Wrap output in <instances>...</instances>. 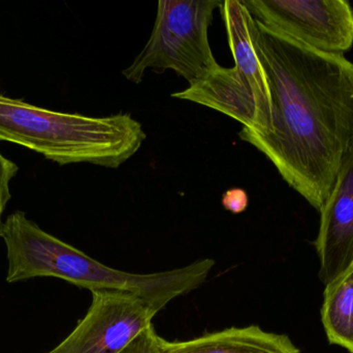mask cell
<instances>
[{
  "label": "cell",
  "mask_w": 353,
  "mask_h": 353,
  "mask_svg": "<svg viewBox=\"0 0 353 353\" xmlns=\"http://www.w3.org/2000/svg\"><path fill=\"white\" fill-rule=\"evenodd\" d=\"M256 24L273 97V131L257 136L243 128L239 137L321 211L353 144V64Z\"/></svg>",
  "instance_id": "obj_1"
},
{
  "label": "cell",
  "mask_w": 353,
  "mask_h": 353,
  "mask_svg": "<svg viewBox=\"0 0 353 353\" xmlns=\"http://www.w3.org/2000/svg\"><path fill=\"white\" fill-rule=\"evenodd\" d=\"M130 114L105 117L51 111L0 93V141L16 143L59 165L90 163L117 169L146 140Z\"/></svg>",
  "instance_id": "obj_2"
},
{
  "label": "cell",
  "mask_w": 353,
  "mask_h": 353,
  "mask_svg": "<svg viewBox=\"0 0 353 353\" xmlns=\"http://www.w3.org/2000/svg\"><path fill=\"white\" fill-rule=\"evenodd\" d=\"M234 66L213 74L172 97L216 110L257 136L273 131L274 104L270 81L256 45L257 24L242 0L219 8Z\"/></svg>",
  "instance_id": "obj_3"
},
{
  "label": "cell",
  "mask_w": 353,
  "mask_h": 353,
  "mask_svg": "<svg viewBox=\"0 0 353 353\" xmlns=\"http://www.w3.org/2000/svg\"><path fill=\"white\" fill-rule=\"evenodd\" d=\"M217 0H161L157 20L144 49L122 70L130 82H142L147 70H172L189 86L213 74L220 64L212 52L209 28Z\"/></svg>",
  "instance_id": "obj_4"
},
{
  "label": "cell",
  "mask_w": 353,
  "mask_h": 353,
  "mask_svg": "<svg viewBox=\"0 0 353 353\" xmlns=\"http://www.w3.org/2000/svg\"><path fill=\"white\" fill-rule=\"evenodd\" d=\"M265 28L317 51L344 55L353 46L346 0H242Z\"/></svg>",
  "instance_id": "obj_5"
},
{
  "label": "cell",
  "mask_w": 353,
  "mask_h": 353,
  "mask_svg": "<svg viewBox=\"0 0 353 353\" xmlns=\"http://www.w3.org/2000/svg\"><path fill=\"white\" fill-rule=\"evenodd\" d=\"M0 238L6 247L8 283L52 277L86 288L92 258L43 231L22 211L8 216Z\"/></svg>",
  "instance_id": "obj_6"
},
{
  "label": "cell",
  "mask_w": 353,
  "mask_h": 353,
  "mask_svg": "<svg viewBox=\"0 0 353 353\" xmlns=\"http://www.w3.org/2000/svg\"><path fill=\"white\" fill-rule=\"evenodd\" d=\"M86 316L49 353H121L152 325L157 311L123 290H93Z\"/></svg>",
  "instance_id": "obj_7"
},
{
  "label": "cell",
  "mask_w": 353,
  "mask_h": 353,
  "mask_svg": "<svg viewBox=\"0 0 353 353\" xmlns=\"http://www.w3.org/2000/svg\"><path fill=\"white\" fill-rule=\"evenodd\" d=\"M314 245L321 263L319 278L327 285L353 265V144L321 211Z\"/></svg>",
  "instance_id": "obj_8"
},
{
  "label": "cell",
  "mask_w": 353,
  "mask_h": 353,
  "mask_svg": "<svg viewBox=\"0 0 353 353\" xmlns=\"http://www.w3.org/2000/svg\"><path fill=\"white\" fill-rule=\"evenodd\" d=\"M161 353H300L285 335L269 333L256 325L230 327L188 341L159 338Z\"/></svg>",
  "instance_id": "obj_9"
},
{
  "label": "cell",
  "mask_w": 353,
  "mask_h": 353,
  "mask_svg": "<svg viewBox=\"0 0 353 353\" xmlns=\"http://www.w3.org/2000/svg\"><path fill=\"white\" fill-rule=\"evenodd\" d=\"M325 286L321 321L327 339L353 353V265Z\"/></svg>",
  "instance_id": "obj_10"
},
{
  "label": "cell",
  "mask_w": 353,
  "mask_h": 353,
  "mask_svg": "<svg viewBox=\"0 0 353 353\" xmlns=\"http://www.w3.org/2000/svg\"><path fill=\"white\" fill-rule=\"evenodd\" d=\"M17 172L18 166L0 153V233L3 225L2 215L10 199V182L16 176Z\"/></svg>",
  "instance_id": "obj_11"
},
{
  "label": "cell",
  "mask_w": 353,
  "mask_h": 353,
  "mask_svg": "<svg viewBox=\"0 0 353 353\" xmlns=\"http://www.w3.org/2000/svg\"><path fill=\"white\" fill-rule=\"evenodd\" d=\"M159 338L152 325L141 333L121 353H161Z\"/></svg>",
  "instance_id": "obj_12"
},
{
  "label": "cell",
  "mask_w": 353,
  "mask_h": 353,
  "mask_svg": "<svg viewBox=\"0 0 353 353\" xmlns=\"http://www.w3.org/2000/svg\"><path fill=\"white\" fill-rule=\"evenodd\" d=\"M248 203V195L243 189H230L222 196V205L232 213H241L246 211Z\"/></svg>",
  "instance_id": "obj_13"
}]
</instances>
